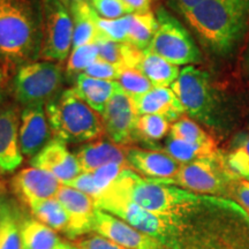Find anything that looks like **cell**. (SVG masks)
<instances>
[{
    "instance_id": "obj_1",
    "label": "cell",
    "mask_w": 249,
    "mask_h": 249,
    "mask_svg": "<svg viewBox=\"0 0 249 249\" xmlns=\"http://www.w3.org/2000/svg\"><path fill=\"white\" fill-rule=\"evenodd\" d=\"M95 203L169 249H249V213L235 201L143 178L130 167Z\"/></svg>"
},
{
    "instance_id": "obj_2",
    "label": "cell",
    "mask_w": 249,
    "mask_h": 249,
    "mask_svg": "<svg viewBox=\"0 0 249 249\" xmlns=\"http://www.w3.org/2000/svg\"><path fill=\"white\" fill-rule=\"evenodd\" d=\"M40 0H0V68L9 75L39 59Z\"/></svg>"
},
{
    "instance_id": "obj_3",
    "label": "cell",
    "mask_w": 249,
    "mask_h": 249,
    "mask_svg": "<svg viewBox=\"0 0 249 249\" xmlns=\"http://www.w3.org/2000/svg\"><path fill=\"white\" fill-rule=\"evenodd\" d=\"M182 17L205 49L230 57L249 30V0H204Z\"/></svg>"
},
{
    "instance_id": "obj_4",
    "label": "cell",
    "mask_w": 249,
    "mask_h": 249,
    "mask_svg": "<svg viewBox=\"0 0 249 249\" xmlns=\"http://www.w3.org/2000/svg\"><path fill=\"white\" fill-rule=\"evenodd\" d=\"M171 89L191 119L214 129L226 127L225 102L208 71L193 65L185 66Z\"/></svg>"
},
{
    "instance_id": "obj_5",
    "label": "cell",
    "mask_w": 249,
    "mask_h": 249,
    "mask_svg": "<svg viewBox=\"0 0 249 249\" xmlns=\"http://www.w3.org/2000/svg\"><path fill=\"white\" fill-rule=\"evenodd\" d=\"M45 112L54 138L66 143L91 142L105 134L102 117L73 89L59 92L45 105Z\"/></svg>"
},
{
    "instance_id": "obj_6",
    "label": "cell",
    "mask_w": 249,
    "mask_h": 249,
    "mask_svg": "<svg viewBox=\"0 0 249 249\" xmlns=\"http://www.w3.org/2000/svg\"><path fill=\"white\" fill-rule=\"evenodd\" d=\"M236 179L227 169L223 149L210 157L181 164L173 178L161 180V183L173 185L196 194L229 198L232 183ZM157 181V180H155Z\"/></svg>"
},
{
    "instance_id": "obj_7",
    "label": "cell",
    "mask_w": 249,
    "mask_h": 249,
    "mask_svg": "<svg viewBox=\"0 0 249 249\" xmlns=\"http://www.w3.org/2000/svg\"><path fill=\"white\" fill-rule=\"evenodd\" d=\"M62 85L60 64L53 61H33L17 71L13 81L15 99L28 107H43L55 97Z\"/></svg>"
},
{
    "instance_id": "obj_8",
    "label": "cell",
    "mask_w": 249,
    "mask_h": 249,
    "mask_svg": "<svg viewBox=\"0 0 249 249\" xmlns=\"http://www.w3.org/2000/svg\"><path fill=\"white\" fill-rule=\"evenodd\" d=\"M156 18L158 28L148 49L149 51L177 66L198 64L201 61L200 49L178 18L161 7L156 12Z\"/></svg>"
},
{
    "instance_id": "obj_9",
    "label": "cell",
    "mask_w": 249,
    "mask_h": 249,
    "mask_svg": "<svg viewBox=\"0 0 249 249\" xmlns=\"http://www.w3.org/2000/svg\"><path fill=\"white\" fill-rule=\"evenodd\" d=\"M42 42L39 59L65 61L73 45L74 23L71 14L61 0H40Z\"/></svg>"
},
{
    "instance_id": "obj_10",
    "label": "cell",
    "mask_w": 249,
    "mask_h": 249,
    "mask_svg": "<svg viewBox=\"0 0 249 249\" xmlns=\"http://www.w3.org/2000/svg\"><path fill=\"white\" fill-rule=\"evenodd\" d=\"M104 132L111 142L121 147L134 144V129L139 114L130 96L117 90L102 114Z\"/></svg>"
},
{
    "instance_id": "obj_11",
    "label": "cell",
    "mask_w": 249,
    "mask_h": 249,
    "mask_svg": "<svg viewBox=\"0 0 249 249\" xmlns=\"http://www.w3.org/2000/svg\"><path fill=\"white\" fill-rule=\"evenodd\" d=\"M57 200L60 202L68 216V227L65 235L71 240L93 233L96 208L95 200L85 193L62 185Z\"/></svg>"
},
{
    "instance_id": "obj_12",
    "label": "cell",
    "mask_w": 249,
    "mask_h": 249,
    "mask_svg": "<svg viewBox=\"0 0 249 249\" xmlns=\"http://www.w3.org/2000/svg\"><path fill=\"white\" fill-rule=\"evenodd\" d=\"M93 233L105 236L127 249H169L151 235L99 209L95 213Z\"/></svg>"
},
{
    "instance_id": "obj_13",
    "label": "cell",
    "mask_w": 249,
    "mask_h": 249,
    "mask_svg": "<svg viewBox=\"0 0 249 249\" xmlns=\"http://www.w3.org/2000/svg\"><path fill=\"white\" fill-rule=\"evenodd\" d=\"M11 186L18 200L31 208L40 201L55 197L62 183L51 173L30 166L15 174Z\"/></svg>"
},
{
    "instance_id": "obj_14",
    "label": "cell",
    "mask_w": 249,
    "mask_h": 249,
    "mask_svg": "<svg viewBox=\"0 0 249 249\" xmlns=\"http://www.w3.org/2000/svg\"><path fill=\"white\" fill-rule=\"evenodd\" d=\"M30 165L51 173L65 186L82 172L79 160L68 150L66 142L55 138L31 158Z\"/></svg>"
},
{
    "instance_id": "obj_15",
    "label": "cell",
    "mask_w": 249,
    "mask_h": 249,
    "mask_svg": "<svg viewBox=\"0 0 249 249\" xmlns=\"http://www.w3.org/2000/svg\"><path fill=\"white\" fill-rule=\"evenodd\" d=\"M126 160L130 169L143 178L157 181L173 178L181 166L164 151L138 147L127 148Z\"/></svg>"
},
{
    "instance_id": "obj_16",
    "label": "cell",
    "mask_w": 249,
    "mask_h": 249,
    "mask_svg": "<svg viewBox=\"0 0 249 249\" xmlns=\"http://www.w3.org/2000/svg\"><path fill=\"white\" fill-rule=\"evenodd\" d=\"M20 119L18 108L0 107V172L12 173L22 164L20 148Z\"/></svg>"
},
{
    "instance_id": "obj_17",
    "label": "cell",
    "mask_w": 249,
    "mask_h": 249,
    "mask_svg": "<svg viewBox=\"0 0 249 249\" xmlns=\"http://www.w3.org/2000/svg\"><path fill=\"white\" fill-rule=\"evenodd\" d=\"M20 148L23 156L33 158L51 141L52 130L43 107H28L21 112Z\"/></svg>"
},
{
    "instance_id": "obj_18",
    "label": "cell",
    "mask_w": 249,
    "mask_h": 249,
    "mask_svg": "<svg viewBox=\"0 0 249 249\" xmlns=\"http://www.w3.org/2000/svg\"><path fill=\"white\" fill-rule=\"evenodd\" d=\"M132 99L139 116L157 114L173 124L186 114L181 103L169 87H154L148 92Z\"/></svg>"
},
{
    "instance_id": "obj_19",
    "label": "cell",
    "mask_w": 249,
    "mask_h": 249,
    "mask_svg": "<svg viewBox=\"0 0 249 249\" xmlns=\"http://www.w3.org/2000/svg\"><path fill=\"white\" fill-rule=\"evenodd\" d=\"M127 148L118 145L110 140H95L75 151L82 172H93L99 167L112 163L127 164Z\"/></svg>"
},
{
    "instance_id": "obj_20",
    "label": "cell",
    "mask_w": 249,
    "mask_h": 249,
    "mask_svg": "<svg viewBox=\"0 0 249 249\" xmlns=\"http://www.w3.org/2000/svg\"><path fill=\"white\" fill-rule=\"evenodd\" d=\"M119 89L120 86L117 81L95 79L85 73L76 77L73 88L76 95L99 116L104 113L107 103Z\"/></svg>"
},
{
    "instance_id": "obj_21",
    "label": "cell",
    "mask_w": 249,
    "mask_h": 249,
    "mask_svg": "<svg viewBox=\"0 0 249 249\" xmlns=\"http://www.w3.org/2000/svg\"><path fill=\"white\" fill-rule=\"evenodd\" d=\"M136 70L141 71L154 87H171L180 74L179 66L149 50L143 51Z\"/></svg>"
},
{
    "instance_id": "obj_22",
    "label": "cell",
    "mask_w": 249,
    "mask_h": 249,
    "mask_svg": "<svg viewBox=\"0 0 249 249\" xmlns=\"http://www.w3.org/2000/svg\"><path fill=\"white\" fill-rule=\"evenodd\" d=\"M73 18V49L79 46L91 44L98 39V30L96 26V12L91 4L74 5L70 8Z\"/></svg>"
},
{
    "instance_id": "obj_23",
    "label": "cell",
    "mask_w": 249,
    "mask_h": 249,
    "mask_svg": "<svg viewBox=\"0 0 249 249\" xmlns=\"http://www.w3.org/2000/svg\"><path fill=\"white\" fill-rule=\"evenodd\" d=\"M223 157L236 179L249 181V130L233 136L229 147L223 150Z\"/></svg>"
},
{
    "instance_id": "obj_24",
    "label": "cell",
    "mask_w": 249,
    "mask_h": 249,
    "mask_svg": "<svg viewBox=\"0 0 249 249\" xmlns=\"http://www.w3.org/2000/svg\"><path fill=\"white\" fill-rule=\"evenodd\" d=\"M60 241L54 230L40 223L36 218L23 217L21 223L22 249H54Z\"/></svg>"
},
{
    "instance_id": "obj_25",
    "label": "cell",
    "mask_w": 249,
    "mask_h": 249,
    "mask_svg": "<svg viewBox=\"0 0 249 249\" xmlns=\"http://www.w3.org/2000/svg\"><path fill=\"white\" fill-rule=\"evenodd\" d=\"M173 160L180 164H187L191 161L210 157L219 151L217 142L211 143H193L183 140L169 138L165 141L163 150Z\"/></svg>"
},
{
    "instance_id": "obj_26",
    "label": "cell",
    "mask_w": 249,
    "mask_h": 249,
    "mask_svg": "<svg viewBox=\"0 0 249 249\" xmlns=\"http://www.w3.org/2000/svg\"><path fill=\"white\" fill-rule=\"evenodd\" d=\"M95 43L98 46V58L120 68H136L143 53L141 50L128 43L107 38H98Z\"/></svg>"
},
{
    "instance_id": "obj_27",
    "label": "cell",
    "mask_w": 249,
    "mask_h": 249,
    "mask_svg": "<svg viewBox=\"0 0 249 249\" xmlns=\"http://www.w3.org/2000/svg\"><path fill=\"white\" fill-rule=\"evenodd\" d=\"M171 124L166 118L157 114L139 116L134 129V143H141L156 150V143L170 134Z\"/></svg>"
},
{
    "instance_id": "obj_28",
    "label": "cell",
    "mask_w": 249,
    "mask_h": 249,
    "mask_svg": "<svg viewBox=\"0 0 249 249\" xmlns=\"http://www.w3.org/2000/svg\"><path fill=\"white\" fill-rule=\"evenodd\" d=\"M157 28V18L152 12L129 14L127 43L141 51H145L150 46Z\"/></svg>"
},
{
    "instance_id": "obj_29",
    "label": "cell",
    "mask_w": 249,
    "mask_h": 249,
    "mask_svg": "<svg viewBox=\"0 0 249 249\" xmlns=\"http://www.w3.org/2000/svg\"><path fill=\"white\" fill-rule=\"evenodd\" d=\"M34 218L39 220L55 232H62L65 234L68 227V216L57 197L40 201L29 208Z\"/></svg>"
},
{
    "instance_id": "obj_30",
    "label": "cell",
    "mask_w": 249,
    "mask_h": 249,
    "mask_svg": "<svg viewBox=\"0 0 249 249\" xmlns=\"http://www.w3.org/2000/svg\"><path fill=\"white\" fill-rule=\"evenodd\" d=\"M169 136L193 143L216 142L209 133H207L196 121L188 117H181L171 124Z\"/></svg>"
},
{
    "instance_id": "obj_31",
    "label": "cell",
    "mask_w": 249,
    "mask_h": 249,
    "mask_svg": "<svg viewBox=\"0 0 249 249\" xmlns=\"http://www.w3.org/2000/svg\"><path fill=\"white\" fill-rule=\"evenodd\" d=\"M117 82L120 88L132 98L139 97L154 88L152 83L136 68H120Z\"/></svg>"
},
{
    "instance_id": "obj_32",
    "label": "cell",
    "mask_w": 249,
    "mask_h": 249,
    "mask_svg": "<svg viewBox=\"0 0 249 249\" xmlns=\"http://www.w3.org/2000/svg\"><path fill=\"white\" fill-rule=\"evenodd\" d=\"M98 58V46L96 43L79 46L73 49L68 58L66 74L68 77H76L81 71H86Z\"/></svg>"
},
{
    "instance_id": "obj_33",
    "label": "cell",
    "mask_w": 249,
    "mask_h": 249,
    "mask_svg": "<svg viewBox=\"0 0 249 249\" xmlns=\"http://www.w3.org/2000/svg\"><path fill=\"white\" fill-rule=\"evenodd\" d=\"M22 219L23 217L20 214V211L15 208L0 229V249H22V242H21Z\"/></svg>"
},
{
    "instance_id": "obj_34",
    "label": "cell",
    "mask_w": 249,
    "mask_h": 249,
    "mask_svg": "<svg viewBox=\"0 0 249 249\" xmlns=\"http://www.w3.org/2000/svg\"><path fill=\"white\" fill-rule=\"evenodd\" d=\"M129 15V14H128ZM128 15L117 20H105L96 14V26L98 30V38H107L116 42L127 43L128 31Z\"/></svg>"
},
{
    "instance_id": "obj_35",
    "label": "cell",
    "mask_w": 249,
    "mask_h": 249,
    "mask_svg": "<svg viewBox=\"0 0 249 249\" xmlns=\"http://www.w3.org/2000/svg\"><path fill=\"white\" fill-rule=\"evenodd\" d=\"M128 164H119V163H112L105 166L99 167L95 170L92 173L93 182H95L96 189L98 192V197L103 193H105L110 188L112 183L119 178V176L123 173L124 169H127Z\"/></svg>"
},
{
    "instance_id": "obj_36",
    "label": "cell",
    "mask_w": 249,
    "mask_h": 249,
    "mask_svg": "<svg viewBox=\"0 0 249 249\" xmlns=\"http://www.w3.org/2000/svg\"><path fill=\"white\" fill-rule=\"evenodd\" d=\"M90 4L96 14L105 20H117L133 14L121 0H92Z\"/></svg>"
},
{
    "instance_id": "obj_37",
    "label": "cell",
    "mask_w": 249,
    "mask_h": 249,
    "mask_svg": "<svg viewBox=\"0 0 249 249\" xmlns=\"http://www.w3.org/2000/svg\"><path fill=\"white\" fill-rule=\"evenodd\" d=\"M119 71L120 67L103 60L101 58H97L85 71V74L90 77H95V79L99 80L117 81L118 76H119Z\"/></svg>"
},
{
    "instance_id": "obj_38",
    "label": "cell",
    "mask_w": 249,
    "mask_h": 249,
    "mask_svg": "<svg viewBox=\"0 0 249 249\" xmlns=\"http://www.w3.org/2000/svg\"><path fill=\"white\" fill-rule=\"evenodd\" d=\"M77 249H127L97 233H90L74 240Z\"/></svg>"
},
{
    "instance_id": "obj_39",
    "label": "cell",
    "mask_w": 249,
    "mask_h": 249,
    "mask_svg": "<svg viewBox=\"0 0 249 249\" xmlns=\"http://www.w3.org/2000/svg\"><path fill=\"white\" fill-rule=\"evenodd\" d=\"M66 186H70L71 188L77 189V191L91 196L93 200L98 197V192L96 189L95 182H93L91 172H81L75 179L71 180Z\"/></svg>"
},
{
    "instance_id": "obj_40",
    "label": "cell",
    "mask_w": 249,
    "mask_h": 249,
    "mask_svg": "<svg viewBox=\"0 0 249 249\" xmlns=\"http://www.w3.org/2000/svg\"><path fill=\"white\" fill-rule=\"evenodd\" d=\"M229 198L240 204L249 213V181L246 180H235L232 183Z\"/></svg>"
},
{
    "instance_id": "obj_41",
    "label": "cell",
    "mask_w": 249,
    "mask_h": 249,
    "mask_svg": "<svg viewBox=\"0 0 249 249\" xmlns=\"http://www.w3.org/2000/svg\"><path fill=\"white\" fill-rule=\"evenodd\" d=\"M132 13H148L151 12L152 0H121Z\"/></svg>"
},
{
    "instance_id": "obj_42",
    "label": "cell",
    "mask_w": 249,
    "mask_h": 249,
    "mask_svg": "<svg viewBox=\"0 0 249 249\" xmlns=\"http://www.w3.org/2000/svg\"><path fill=\"white\" fill-rule=\"evenodd\" d=\"M203 1L204 0H170V4L171 7L176 9L178 13L183 15L186 12L191 11L192 8L196 7V6L200 5Z\"/></svg>"
},
{
    "instance_id": "obj_43",
    "label": "cell",
    "mask_w": 249,
    "mask_h": 249,
    "mask_svg": "<svg viewBox=\"0 0 249 249\" xmlns=\"http://www.w3.org/2000/svg\"><path fill=\"white\" fill-rule=\"evenodd\" d=\"M15 208L17 207L12 203V201L6 198V195L0 197V229H1L2 224L5 223V220L7 219V217L11 214V213Z\"/></svg>"
},
{
    "instance_id": "obj_44",
    "label": "cell",
    "mask_w": 249,
    "mask_h": 249,
    "mask_svg": "<svg viewBox=\"0 0 249 249\" xmlns=\"http://www.w3.org/2000/svg\"><path fill=\"white\" fill-rule=\"evenodd\" d=\"M242 73L245 74V76L249 77V42L242 55Z\"/></svg>"
},
{
    "instance_id": "obj_45",
    "label": "cell",
    "mask_w": 249,
    "mask_h": 249,
    "mask_svg": "<svg viewBox=\"0 0 249 249\" xmlns=\"http://www.w3.org/2000/svg\"><path fill=\"white\" fill-rule=\"evenodd\" d=\"M64 2L65 6L70 9L71 7H73L74 5H79V4H86V2H91V0H61Z\"/></svg>"
},
{
    "instance_id": "obj_46",
    "label": "cell",
    "mask_w": 249,
    "mask_h": 249,
    "mask_svg": "<svg viewBox=\"0 0 249 249\" xmlns=\"http://www.w3.org/2000/svg\"><path fill=\"white\" fill-rule=\"evenodd\" d=\"M54 249H77V248L74 244H71V242H68V241L61 240Z\"/></svg>"
},
{
    "instance_id": "obj_47",
    "label": "cell",
    "mask_w": 249,
    "mask_h": 249,
    "mask_svg": "<svg viewBox=\"0 0 249 249\" xmlns=\"http://www.w3.org/2000/svg\"><path fill=\"white\" fill-rule=\"evenodd\" d=\"M6 195V186L4 181H2L1 178H0V197H2V196Z\"/></svg>"
},
{
    "instance_id": "obj_48",
    "label": "cell",
    "mask_w": 249,
    "mask_h": 249,
    "mask_svg": "<svg viewBox=\"0 0 249 249\" xmlns=\"http://www.w3.org/2000/svg\"><path fill=\"white\" fill-rule=\"evenodd\" d=\"M1 81H2V73L0 71V104H1L2 97H1Z\"/></svg>"
},
{
    "instance_id": "obj_49",
    "label": "cell",
    "mask_w": 249,
    "mask_h": 249,
    "mask_svg": "<svg viewBox=\"0 0 249 249\" xmlns=\"http://www.w3.org/2000/svg\"><path fill=\"white\" fill-rule=\"evenodd\" d=\"M247 127H248V130H249V121H248V126Z\"/></svg>"
},
{
    "instance_id": "obj_50",
    "label": "cell",
    "mask_w": 249,
    "mask_h": 249,
    "mask_svg": "<svg viewBox=\"0 0 249 249\" xmlns=\"http://www.w3.org/2000/svg\"><path fill=\"white\" fill-rule=\"evenodd\" d=\"M91 1H92V0H91Z\"/></svg>"
}]
</instances>
